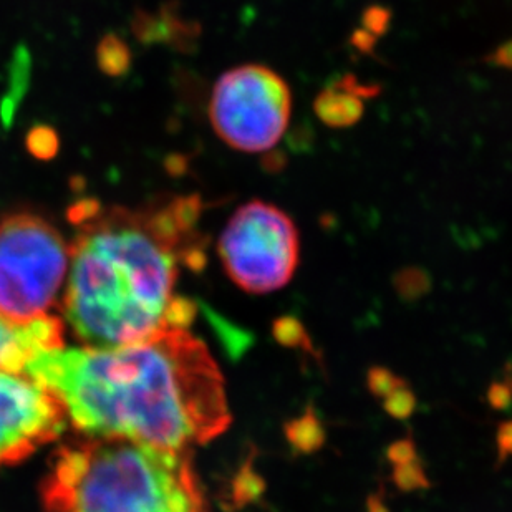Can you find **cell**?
Returning <instances> with one entry per match:
<instances>
[{
  "label": "cell",
  "instance_id": "6da1fadb",
  "mask_svg": "<svg viewBox=\"0 0 512 512\" xmlns=\"http://www.w3.org/2000/svg\"><path fill=\"white\" fill-rule=\"evenodd\" d=\"M25 375L62 401L87 438H115L191 451L231 423L223 373L188 329H166L112 348H55Z\"/></svg>",
  "mask_w": 512,
  "mask_h": 512
},
{
  "label": "cell",
  "instance_id": "7a4b0ae2",
  "mask_svg": "<svg viewBox=\"0 0 512 512\" xmlns=\"http://www.w3.org/2000/svg\"><path fill=\"white\" fill-rule=\"evenodd\" d=\"M199 214L198 196L140 209L82 199L68 209L77 231L62 312L82 347H120L193 324L196 304L176 297L174 285L181 264L204 266Z\"/></svg>",
  "mask_w": 512,
  "mask_h": 512
},
{
  "label": "cell",
  "instance_id": "3957f363",
  "mask_svg": "<svg viewBox=\"0 0 512 512\" xmlns=\"http://www.w3.org/2000/svg\"><path fill=\"white\" fill-rule=\"evenodd\" d=\"M40 503L42 512H209L191 451L87 436L50 458Z\"/></svg>",
  "mask_w": 512,
  "mask_h": 512
},
{
  "label": "cell",
  "instance_id": "277c9868",
  "mask_svg": "<svg viewBox=\"0 0 512 512\" xmlns=\"http://www.w3.org/2000/svg\"><path fill=\"white\" fill-rule=\"evenodd\" d=\"M70 247L39 214L12 213L0 221V314L30 324L52 314L67 281Z\"/></svg>",
  "mask_w": 512,
  "mask_h": 512
},
{
  "label": "cell",
  "instance_id": "5b68a950",
  "mask_svg": "<svg viewBox=\"0 0 512 512\" xmlns=\"http://www.w3.org/2000/svg\"><path fill=\"white\" fill-rule=\"evenodd\" d=\"M292 116L289 83L276 70L246 63L218 78L209 100L216 135L241 153H266L284 138Z\"/></svg>",
  "mask_w": 512,
  "mask_h": 512
},
{
  "label": "cell",
  "instance_id": "8992f818",
  "mask_svg": "<svg viewBox=\"0 0 512 512\" xmlns=\"http://www.w3.org/2000/svg\"><path fill=\"white\" fill-rule=\"evenodd\" d=\"M219 257L232 281L252 294L289 284L299 264V231L289 214L266 201H249L232 214L219 237Z\"/></svg>",
  "mask_w": 512,
  "mask_h": 512
},
{
  "label": "cell",
  "instance_id": "52a82bcc",
  "mask_svg": "<svg viewBox=\"0 0 512 512\" xmlns=\"http://www.w3.org/2000/svg\"><path fill=\"white\" fill-rule=\"evenodd\" d=\"M67 423L54 393L25 373L0 372V471L54 443Z\"/></svg>",
  "mask_w": 512,
  "mask_h": 512
},
{
  "label": "cell",
  "instance_id": "ba28073f",
  "mask_svg": "<svg viewBox=\"0 0 512 512\" xmlns=\"http://www.w3.org/2000/svg\"><path fill=\"white\" fill-rule=\"evenodd\" d=\"M63 332L65 322L57 315L12 324L0 314V372L24 373L35 355L63 347Z\"/></svg>",
  "mask_w": 512,
  "mask_h": 512
},
{
  "label": "cell",
  "instance_id": "9c48e42d",
  "mask_svg": "<svg viewBox=\"0 0 512 512\" xmlns=\"http://www.w3.org/2000/svg\"><path fill=\"white\" fill-rule=\"evenodd\" d=\"M362 90L355 80H340L315 100V112L330 126H350L362 116Z\"/></svg>",
  "mask_w": 512,
  "mask_h": 512
},
{
  "label": "cell",
  "instance_id": "30bf717a",
  "mask_svg": "<svg viewBox=\"0 0 512 512\" xmlns=\"http://www.w3.org/2000/svg\"><path fill=\"white\" fill-rule=\"evenodd\" d=\"M284 433L290 448H294L302 455H312L315 451H319L325 445V438H327L324 425L314 408H307L304 415L287 421Z\"/></svg>",
  "mask_w": 512,
  "mask_h": 512
},
{
  "label": "cell",
  "instance_id": "8fae6325",
  "mask_svg": "<svg viewBox=\"0 0 512 512\" xmlns=\"http://www.w3.org/2000/svg\"><path fill=\"white\" fill-rule=\"evenodd\" d=\"M97 63L108 77H123L130 70V49L118 35H105L97 47Z\"/></svg>",
  "mask_w": 512,
  "mask_h": 512
},
{
  "label": "cell",
  "instance_id": "7c38bea8",
  "mask_svg": "<svg viewBox=\"0 0 512 512\" xmlns=\"http://www.w3.org/2000/svg\"><path fill=\"white\" fill-rule=\"evenodd\" d=\"M272 335L277 343H281L287 348H299L305 352H314L312 340H310L307 330L299 319H295L292 315H284L279 317L272 325Z\"/></svg>",
  "mask_w": 512,
  "mask_h": 512
},
{
  "label": "cell",
  "instance_id": "4fadbf2b",
  "mask_svg": "<svg viewBox=\"0 0 512 512\" xmlns=\"http://www.w3.org/2000/svg\"><path fill=\"white\" fill-rule=\"evenodd\" d=\"M25 146H27L30 155L37 158V160H54L58 150H60V138H58L57 131L50 128V126H34L27 133Z\"/></svg>",
  "mask_w": 512,
  "mask_h": 512
},
{
  "label": "cell",
  "instance_id": "5bb4252c",
  "mask_svg": "<svg viewBox=\"0 0 512 512\" xmlns=\"http://www.w3.org/2000/svg\"><path fill=\"white\" fill-rule=\"evenodd\" d=\"M393 481L397 488L405 493L430 488V481L426 478L425 469L418 458L408 463L397 464L393 469Z\"/></svg>",
  "mask_w": 512,
  "mask_h": 512
},
{
  "label": "cell",
  "instance_id": "9a60e30c",
  "mask_svg": "<svg viewBox=\"0 0 512 512\" xmlns=\"http://www.w3.org/2000/svg\"><path fill=\"white\" fill-rule=\"evenodd\" d=\"M264 491H266L264 479L256 471H252L251 464L244 466V469L237 476L236 494H234L237 506L256 501V499L261 498Z\"/></svg>",
  "mask_w": 512,
  "mask_h": 512
},
{
  "label": "cell",
  "instance_id": "2e32d148",
  "mask_svg": "<svg viewBox=\"0 0 512 512\" xmlns=\"http://www.w3.org/2000/svg\"><path fill=\"white\" fill-rule=\"evenodd\" d=\"M383 408L388 415L397 420H408L416 410L415 393L411 392L406 383L383 398Z\"/></svg>",
  "mask_w": 512,
  "mask_h": 512
},
{
  "label": "cell",
  "instance_id": "e0dca14e",
  "mask_svg": "<svg viewBox=\"0 0 512 512\" xmlns=\"http://www.w3.org/2000/svg\"><path fill=\"white\" fill-rule=\"evenodd\" d=\"M395 285L401 297L418 299L430 289V279L420 269H405L398 274Z\"/></svg>",
  "mask_w": 512,
  "mask_h": 512
},
{
  "label": "cell",
  "instance_id": "ac0fdd59",
  "mask_svg": "<svg viewBox=\"0 0 512 512\" xmlns=\"http://www.w3.org/2000/svg\"><path fill=\"white\" fill-rule=\"evenodd\" d=\"M405 380L390 372L388 368L375 367L368 372V390L378 398H385L387 395L401 387Z\"/></svg>",
  "mask_w": 512,
  "mask_h": 512
},
{
  "label": "cell",
  "instance_id": "d6986e66",
  "mask_svg": "<svg viewBox=\"0 0 512 512\" xmlns=\"http://www.w3.org/2000/svg\"><path fill=\"white\" fill-rule=\"evenodd\" d=\"M387 456L388 461H390L393 466L408 463V461H413V459L418 458L415 443L411 440H400L397 441V443H393V445L388 448Z\"/></svg>",
  "mask_w": 512,
  "mask_h": 512
},
{
  "label": "cell",
  "instance_id": "ffe728a7",
  "mask_svg": "<svg viewBox=\"0 0 512 512\" xmlns=\"http://www.w3.org/2000/svg\"><path fill=\"white\" fill-rule=\"evenodd\" d=\"M488 400L489 405L496 410H506L512 403L511 387L506 383H494L493 387L489 388Z\"/></svg>",
  "mask_w": 512,
  "mask_h": 512
},
{
  "label": "cell",
  "instance_id": "44dd1931",
  "mask_svg": "<svg viewBox=\"0 0 512 512\" xmlns=\"http://www.w3.org/2000/svg\"><path fill=\"white\" fill-rule=\"evenodd\" d=\"M496 441H498L499 461H506L509 456H512V421H506L499 426Z\"/></svg>",
  "mask_w": 512,
  "mask_h": 512
},
{
  "label": "cell",
  "instance_id": "7402d4cb",
  "mask_svg": "<svg viewBox=\"0 0 512 512\" xmlns=\"http://www.w3.org/2000/svg\"><path fill=\"white\" fill-rule=\"evenodd\" d=\"M367 511L368 512H390L388 509L387 503H385V498H383V491L380 493L373 494L370 496L367 501Z\"/></svg>",
  "mask_w": 512,
  "mask_h": 512
},
{
  "label": "cell",
  "instance_id": "603a6c76",
  "mask_svg": "<svg viewBox=\"0 0 512 512\" xmlns=\"http://www.w3.org/2000/svg\"><path fill=\"white\" fill-rule=\"evenodd\" d=\"M511 390H512V385H511Z\"/></svg>",
  "mask_w": 512,
  "mask_h": 512
}]
</instances>
